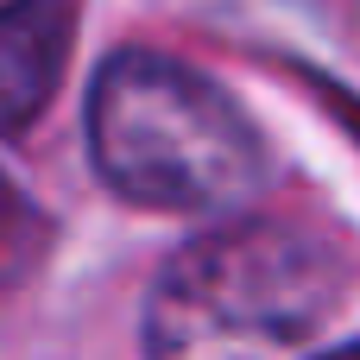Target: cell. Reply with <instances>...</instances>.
<instances>
[{
	"mask_svg": "<svg viewBox=\"0 0 360 360\" xmlns=\"http://www.w3.org/2000/svg\"><path fill=\"white\" fill-rule=\"evenodd\" d=\"M342 259L291 221H228L152 285L146 360H304L342 310Z\"/></svg>",
	"mask_w": 360,
	"mask_h": 360,
	"instance_id": "obj_1",
	"label": "cell"
},
{
	"mask_svg": "<svg viewBox=\"0 0 360 360\" xmlns=\"http://www.w3.org/2000/svg\"><path fill=\"white\" fill-rule=\"evenodd\" d=\"M6 221H13V190H6V177H0V234H6Z\"/></svg>",
	"mask_w": 360,
	"mask_h": 360,
	"instance_id": "obj_4",
	"label": "cell"
},
{
	"mask_svg": "<svg viewBox=\"0 0 360 360\" xmlns=\"http://www.w3.org/2000/svg\"><path fill=\"white\" fill-rule=\"evenodd\" d=\"M323 360H360V348H342V354H323Z\"/></svg>",
	"mask_w": 360,
	"mask_h": 360,
	"instance_id": "obj_5",
	"label": "cell"
},
{
	"mask_svg": "<svg viewBox=\"0 0 360 360\" xmlns=\"http://www.w3.org/2000/svg\"><path fill=\"white\" fill-rule=\"evenodd\" d=\"M70 57V0L0 6V133H19L57 89Z\"/></svg>",
	"mask_w": 360,
	"mask_h": 360,
	"instance_id": "obj_3",
	"label": "cell"
},
{
	"mask_svg": "<svg viewBox=\"0 0 360 360\" xmlns=\"http://www.w3.org/2000/svg\"><path fill=\"white\" fill-rule=\"evenodd\" d=\"M89 146L120 196L165 215L247 209L272 177L266 139L234 95L158 51L108 57L89 95Z\"/></svg>",
	"mask_w": 360,
	"mask_h": 360,
	"instance_id": "obj_2",
	"label": "cell"
}]
</instances>
